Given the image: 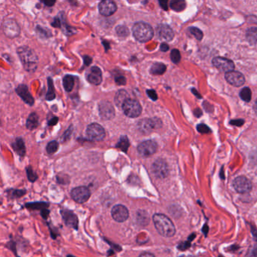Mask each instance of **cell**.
Returning a JSON list of instances; mask_svg holds the SVG:
<instances>
[{"instance_id": "obj_22", "label": "cell", "mask_w": 257, "mask_h": 257, "mask_svg": "<svg viewBox=\"0 0 257 257\" xmlns=\"http://www.w3.org/2000/svg\"><path fill=\"white\" fill-rule=\"evenodd\" d=\"M11 147L20 157L24 158L26 155V146L24 140L18 137L11 143Z\"/></svg>"}, {"instance_id": "obj_51", "label": "cell", "mask_w": 257, "mask_h": 257, "mask_svg": "<svg viewBox=\"0 0 257 257\" xmlns=\"http://www.w3.org/2000/svg\"><path fill=\"white\" fill-rule=\"evenodd\" d=\"M42 3H43L44 5H45L47 7H51L54 5L56 1H42Z\"/></svg>"}, {"instance_id": "obj_39", "label": "cell", "mask_w": 257, "mask_h": 257, "mask_svg": "<svg viewBox=\"0 0 257 257\" xmlns=\"http://www.w3.org/2000/svg\"><path fill=\"white\" fill-rule=\"evenodd\" d=\"M170 59L172 60V62H174V64H178L180 61L181 55H180V52L177 49H173L172 51H171Z\"/></svg>"}, {"instance_id": "obj_54", "label": "cell", "mask_w": 257, "mask_h": 257, "mask_svg": "<svg viewBox=\"0 0 257 257\" xmlns=\"http://www.w3.org/2000/svg\"><path fill=\"white\" fill-rule=\"evenodd\" d=\"M139 257H155L152 254H150V253H143L140 255Z\"/></svg>"}, {"instance_id": "obj_33", "label": "cell", "mask_w": 257, "mask_h": 257, "mask_svg": "<svg viewBox=\"0 0 257 257\" xmlns=\"http://www.w3.org/2000/svg\"><path fill=\"white\" fill-rule=\"evenodd\" d=\"M59 148V143L56 140H52V141L49 142L47 144L46 146V151L49 155H52L54 154L55 152L58 150Z\"/></svg>"}, {"instance_id": "obj_50", "label": "cell", "mask_w": 257, "mask_h": 257, "mask_svg": "<svg viewBox=\"0 0 257 257\" xmlns=\"http://www.w3.org/2000/svg\"><path fill=\"white\" fill-rule=\"evenodd\" d=\"M83 60H84V64L85 66H89L92 62V58L91 57L87 56V55H85V56L83 57Z\"/></svg>"}, {"instance_id": "obj_29", "label": "cell", "mask_w": 257, "mask_h": 257, "mask_svg": "<svg viewBox=\"0 0 257 257\" xmlns=\"http://www.w3.org/2000/svg\"><path fill=\"white\" fill-rule=\"evenodd\" d=\"M167 67L162 63H155L153 64L150 70L152 74L153 75H162L166 71Z\"/></svg>"}, {"instance_id": "obj_5", "label": "cell", "mask_w": 257, "mask_h": 257, "mask_svg": "<svg viewBox=\"0 0 257 257\" xmlns=\"http://www.w3.org/2000/svg\"><path fill=\"white\" fill-rule=\"evenodd\" d=\"M124 113L129 118H137L141 114L142 106L136 100L128 98L122 105Z\"/></svg>"}, {"instance_id": "obj_18", "label": "cell", "mask_w": 257, "mask_h": 257, "mask_svg": "<svg viewBox=\"0 0 257 257\" xmlns=\"http://www.w3.org/2000/svg\"><path fill=\"white\" fill-rule=\"evenodd\" d=\"M226 81L235 87H240L245 82V78L242 73L236 71L228 72L225 75Z\"/></svg>"}, {"instance_id": "obj_23", "label": "cell", "mask_w": 257, "mask_h": 257, "mask_svg": "<svg viewBox=\"0 0 257 257\" xmlns=\"http://www.w3.org/2000/svg\"><path fill=\"white\" fill-rule=\"evenodd\" d=\"M49 207H50V203L42 201L28 202L24 204V207L31 210H42L43 209H48Z\"/></svg>"}, {"instance_id": "obj_57", "label": "cell", "mask_w": 257, "mask_h": 257, "mask_svg": "<svg viewBox=\"0 0 257 257\" xmlns=\"http://www.w3.org/2000/svg\"><path fill=\"white\" fill-rule=\"evenodd\" d=\"M66 257H76L75 256H73V255H71V254H68Z\"/></svg>"}, {"instance_id": "obj_43", "label": "cell", "mask_w": 257, "mask_h": 257, "mask_svg": "<svg viewBox=\"0 0 257 257\" xmlns=\"http://www.w3.org/2000/svg\"><path fill=\"white\" fill-rule=\"evenodd\" d=\"M197 130L201 134H208L210 132V129L204 124H200L197 126Z\"/></svg>"}, {"instance_id": "obj_2", "label": "cell", "mask_w": 257, "mask_h": 257, "mask_svg": "<svg viewBox=\"0 0 257 257\" xmlns=\"http://www.w3.org/2000/svg\"><path fill=\"white\" fill-rule=\"evenodd\" d=\"M153 222L158 232L163 237H172L175 235L176 228L170 219L162 214H156L153 216Z\"/></svg>"}, {"instance_id": "obj_47", "label": "cell", "mask_w": 257, "mask_h": 257, "mask_svg": "<svg viewBox=\"0 0 257 257\" xmlns=\"http://www.w3.org/2000/svg\"><path fill=\"white\" fill-rule=\"evenodd\" d=\"M146 93H147L149 98H151L152 100H156L158 99V95L156 94L155 90H147Z\"/></svg>"}, {"instance_id": "obj_21", "label": "cell", "mask_w": 257, "mask_h": 257, "mask_svg": "<svg viewBox=\"0 0 257 257\" xmlns=\"http://www.w3.org/2000/svg\"><path fill=\"white\" fill-rule=\"evenodd\" d=\"M58 17L59 18V20H60V29H61L63 33L66 36H72L73 34L76 33V30H75L70 25H68L67 21H66V15L64 14V11H60L58 14Z\"/></svg>"}, {"instance_id": "obj_32", "label": "cell", "mask_w": 257, "mask_h": 257, "mask_svg": "<svg viewBox=\"0 0 257 257\" xmlns=\"http://www.w3.org/2000/svg\"><path fill=\"white\" fill-rule=\"evenodd\" d=\"M56 182L60 185L66 186L70 183V177L67 174H59L56 176Z\"/></svg>"}, {"instance_id": "obj_38", "label": "cell", "mask_w": 257, "mask_h": 257, "mask_svg": "<svg viewBox=\"0 0 257 257\" xmlns=\"http://www.w3.org/2000/svg\"><path fill=\"white\" fill-rule=\"evenodd\" d=\"M247 38L251 44H256V28L253 27L249 29L247 33Z\"/></svg>"}, {"instance_id": "obj_42", "label": "cell", "mask_w": 257, "mask_h": 257, "mask_svg": "<svg viewBox=\"0 0 257 257\" xmlns=\"http://www.w3.org/2000/svg\"><path fill=\"white\" fill-rule=\"evenodd\" d=\"M16 242L14 241V240L11 239L10 241H8L6 243V247L8 248L9 250L12 251V253H14V254L15 255L16 257H20V256H18V254H17V248H16Z\"/></svg>"}, {"instance_id": "obj_11", "label": "cell", "mask_w": 257, "mask_h": 257, "mask_svg": "<svg viewBox=\"0 0 257 257\" xmlns=\"http://www.w3.org/2000/svg\"><path fill=\"white\" fill-rule=\"evenodd\" d=\"M233 187L238 193L244 194L250 192L252 184L250 180L243 176H237L233 181Z\"/></svg>"}, {"instance_id": "obj_30", "label": "cell", "mask_w": 257, "mask_h": 257, "mask_svg": "<svg viewBox=\"0 0 257 257\" xmlns=\"http://www.w3.org/2000/svg\"><path fill=\"white\" fill-rule=\"evenodd\" d=\"M26 176H27L28 180H29L30 182H33V183L36 181V180H38V178H39L38 174L33 170V167L30 166V165L26 167Z\"/></svg>"}, {"instance_id": "obj_24", "label": "cell", "mask_w": 257, "mask_h": 257, "mask_svg": "<svg viewBox=\"0 0 257 257\" xmlns=\"http://www.w3.org/2000/svg\"><path fill=\"white\" fill-rule=\"evenodd\" d=\"M39 115H38L37 113H36V112H32V113H30V115L28 116L27 119H26V128L32 131L37 128V127H39Z\"/></svg>"}, {"instance_id": "obj_10", "label": "cell", "mask_w": 257, "mask_h": 257, "mask_svg": "<svg viewBox=\"0 0 257 257\" xmlns=\"http://www.w3.org/2000/svg\"><path fill=\"white\" fill-rule=\"evenodd\" d=\"M161 125V120L154 118V119H146L140 120L139 121L137 126L139 130L142 133L149 134L154 129L160 127Z\"/></svg>"}, {"instance_id": "obj_8", "label": "cell", "mask_w": 257, "mask_h": 257, "mask_svg": "<svg viewBox=\"0 0 257 257\" xmlns=\"http://www.w3.org/2000/svg\"><path fill=\"white\" fill-rule=\"evenodd\" d=\"M71 197L78 204L87 202L91 197V192L87 186H78L72 189Z\"/></svg>"}, {"instance_id": "obj_45", "label": "cell", "mask_w": 257, "mask_h": 257, "mask_svg": "<svg viewBox=\"0 0 257 257\" xmlns=\"http://www.w3.org/2000/svg\"><path fill=\"white\" fill-rule=\"evenodd\" d=\"M40 214H41V216L43 218V220H47L49 217V215H50V210L49 209H43V210H40Z\"/></svg>"}, {"instance_id": "obj_44", "label": "cell", "mask_w": 257, "mask_h": 257, "mask_svg": "<svg viewBox=\"0 0 257 257\" xmlns=\"http://www.w3.org/2000/svg\"><path fill=\"white\" fill-rule=\"evenodd\" d=\"M115 83L119 85H123L126 84V79H125V78L122 75H119L115 77Z\"/></svg>"}, {"instance_id": "obj_14", "label": "cell", "mask_w": 257, "mask_h": 257, "mask_svg": "<svg viewBox=\"0 0 257 257\" xmlns=\"http://www.w3.org/2000/svg\"><path fill=\"white\" fill-rule=\"evenodd\" d=\"M99 114L101 119L104 120H110L115 116V109L112 103L109 101H101L99 103Z\"/></svg>"}, {"instance_id": "obj_36", "label": "cell", "mask_w": 257, "mask_h": 257, "mask_svg": "<svg viewBox=\"0 0 257 257\" xmlns=\"http://www.w3.org/2000/svg\"><path fill=\"white\" fill-rule=\"evenodd\" d=\"M129 146H130V142H129L128 139H127L126 136H123L120 138L117 147L121 148L123 152H127V150L129 148Z\"/></svg>"}, {"instance_id": "obj_37", "label": "cell", "mask_w": 257, "mask_h": 257, "mask_svg": "<svg viewBox=\"0 0 257 257\" xmlns=\"http://www.w3.org/2000/svg\"><path fill=\"white\" fill-rule=\"evenodd\" d=\"M116 33H117V35L119 36V37L125 38L127 37V36L129 35L130 31H129L128 28H127V26L120 25L116 27Z\"/></svg>"}, {"instance_id": "obj_20", "label": "cell", "mask_w": 257, "mask_h": 257, "mask_svg": "<svg viewBox=\"0 0 257 257\" xmlns=\"http://www.w3.org/2000/svg\"><path fill=\"white\" fill-rule=\"evenodd\" d=\"M158 35L160 39L165 42H169L171 41L174 39V33L173 30L166 24H161L159 27H158Z\"/></svg>"}, {"instance_id": "obj_15", "label": "cell", "mask_w": 257, "mask_h": 257, "mask_svg": "<svg viewBox=\"0 0 257 257\" xmlns=\"http://www.w3.org/2000/svg\"><path fill=\"white\" fill-rule=\"evenodd\" d=\"M111 214L113 220L119 222H125L129 216L128 210L126 208V207L121 204H117L112 207Z\"/></svg>"}, {"instance_id": "obj_12", "label": "cell", "mask_w": 257, "mask_h": 257, "mask_svg": "<svg viewBox=\"0 0 257 257\" xmlns=\"http://www.w3.org/2000/svg\"><path fill=\"white\" fill-rule=\"evenodd\" d=\"M158 145L154 140H146L140 143L137 147V151L140 155L143 157L152 155L157 151Z\"/></svg>"}, {"instance_id": "obj_4", "label": "cell", "mask_w": 257, "mask_h": 257, "mask_svg": "<svg viewBox=\"0 0 257 257\" xmlns=\"http://www.w3.org/2000/svg\"><path fill=\"white\" fill-rule=\"evenodd\" d=\"M2 30L5 36L9 39H14L18 37L20 34V26L13 18L4 19L2 24Z\"/></svg>"}, {"instance_id": "obj_49", "label": "cell", "mask_w": 257, "mask_h": 257, "mask_svg": "<svg viewBox=\"0 0 257 257\" xmlns=\"http://www.w3.org/2000/svg\"><path fill=\"white\" fill-rule=\"evenodd\" d=\"M58 121H59L58 117L54 116V117L51 118V119L48 121V125L49 126H54V125H56L57 124H58Z\"/></svg>"}, {"instance_id": "obj_27", "label": "cell", "mask_w": 257, "mask_h": 257, "mask_svg": "<svg viewBox=\"0 0 257 257\" xmlns=\"http://www.w3.org/2000/svg\"><path fill=\"white\" fill-rule=\"evenodd\" d=\"M56 98V94H55V89L54 86V82L51 78H47V91L46 96H45V99L47 100H54Z\"/></svg>"}, {"instance_id": "obj_28", "label": "cell", "mask_w": 257, "mask_h": 257, "mask_svg": "<svg viewBox=\"0 0 257 257\" xmlns=\"http://www.w3.org/2000/svg\"><path fill=\"white\" fill-rule=\"evenodd\" d=\"M75 79L72 75H66L63 79V85L64 89L67 92H70L73 89Z\"/></svg>"}, {"instance_id": "obj_17", "label": "cell", "mask_w": 257, "mask_h": 257, "mask_svg": "<svg viewBox=\"0 0 257 257\" xmlns=\"http://www.w3.org/2000/svg\"><path fill=\"white\" fill-rule=\"evenodd\" d=\"M98 8L100 14H102L103 16L109 17L115 12L117 10V5L114 2L105 0V1L100 2Z\"/></svg>"}, {"instance_id": "obj_1", "label": "cell", "mask_w": 257, "mask_h": 257, "mask_svg": "<svg viewBox=\"0 0 257 257\" xmlns=\"http://www.w3.org/2000/svg\"><path fill=\"white\" fill-rule=\"evenodd\" d=\"M17 54L24 70L29 73H35L39 64V57L36 51L29 46L23 45L17 49Z\"/></svg>"}, {"instance_id": "obj_56", "label": "cell", "mask_w": 257, "mask_h": 257, "mask_svg": "<svg viewBox=\"0 0 257 257\" xmlns=\"http://www.w3.org/2000/svg\"><path fill=\"white\" fill-rule=\"evenodd\" d=\"M195 115L197 117H200V116L202 115V112H201V110L200 109H196L195 111Z\"/></svg>"}, {"instance_id": "obj_48", "label": "cell", "mask_w": 257, "mask_h": 257, "mask_svg": "<svg viewBox=\"0 0 257 257\" xmlns=\"http://www.w3.org/2000/svg\"><path fill=\"white\" fill-rule=\"evenodd\" d=\"M243 123H244V121H243V119H239V120H232V121L230 122L231 125H235V126L237 127H240L241 126V125H243Z\"/></svg>"}, {"instance_id": "obj_16", "label": "cell", "mask_w": 257, "mask_h": 257, "mask_svg": "<svg viewBox=\"0 0 257 257\" xmlns=\"http://www.w3.org/2000/svg\"><path fill=\"white\" fill-rule=\"evenodd\" d=\"M15 91H16L17 94H18V96L24 100V102L26 103L27 105H29L30 106L34 105L35 100H34L32 94H30L27 85H24V84L19 85L18 86L16 87V89H15Z\"/></svg>"}, {"instance_id": "obj_46", "label": "cell", "mask_w": 257, "mask_h": 257, "mask_svg": "<svg viewBox=\"0 0 257 257\" xmlns=\"http://www.w3.org/2000/svg\"><path fill=\"white\" fill-rule=\"evenodd\" d=\"M72 131H73V127L70 126L69 127V129H68V130L66 131V132L64 134V135L62 136V140H63V141H64V140H66L68 138H70V136L72 134Z\"/></svg>"}, {"instance_id": "obj_3", "label": "cell", "mask_w": 257, "mask_h": 257, "mask_svg": "<svg viewBox=\"0 0 257 257\" xmlns=\"http://www.w3.org/2000/svg\"><path fill=\"white\" fill-rule=\"evenodd\" d=\"M133 35L140 42H146L152 39L154 36L153 29L145 22H137L133 26Z\"/></svg>"}, {"instance_id": "obj_55", "label": "cell", "mask_w": 257, "mask_h": 257, "mask_svg": "<svg viewBox=\"0 0 257 257\" xmlns=\"http://www.w3.org/2000/svg\"><path fill=\"white\" fill-rule=\"evenodd\" d=\"M192 93H193V94H195V96H196V97H197V98H199V99H201V94H199V93H198V91H196L195 88H192Z\"/></svg>"}, {"instance_id": "obj_34", "label": "cell", "mask_w": 257, "mask_h": 257, "mask_svg": "<svg viewBox=\"0 0 257 257\" xmlns=\"http://www.w3.org/2000/svg\"><path fill=\"white\" fill-rule=\"evenodd\" d=\"M36 33L39 36V37H41L42 39H47V38L51 36V33L48 30L42 27L39 25L36 26Z\"/></svg>"}, {"instance_id": "obj_52", "label": "cell", "mask_w": 257, "mask_h": 257, "mask_svg": "<svg viewBox=\"0 0 257 257\" xmlns=\"http://www.w3.org/2000/svg\"><path fill=\"white\" fill-rule=\"evenodd\" d=\"M160 48H161V51H164V52H165V51H168L169 45H167V43H162L161 45V46H160Z\"/></svg>"}, {"instance_id": "obj_13", "label": "cell", "mask_w": 257, "mask_h": 257, "mask_svg": "<svg viewBox=\"0 0 257 257\" xmlns=\"http://www.w3.org/2000/svg\"><path fill=\"white\" fill-rule=\"evenodd\" d=\"M212 63L213 65L217 68L219 70L226 72V73L233 71L234 68H235V64L231 60L226 58H222V57H216V58H214Z\"/></svg>"}, {"instance_id": "obj_25", "label": "cell", "mask_w": 257, "mask_h": 257, "mask_svg": "<svg viewBox=\"0 0 257 257\" xmlns=\"http://www.w3.org/2000/svg\"><path fill=\"white\" fill-rule=\"evenodd\" d=\"M8 197L11 200L18 199L22 198L26 194V189H19V188H8L6 189Z\"/></svg>"}, {"instance_id": "obj_31", "label": "cell", "mask_w": 257, "mask_h": 257, "mask_svg": "<svg viewBox=\"0 0 257 257\" xmlns=\"http://www.w3.org/2000/svg\"><path fill=\"white\" fill-rule=\"evenodd\" d=\"M170 7L173 10L181 11L186 8V3L182 0H175V1L170 2Z\"/></svg>"}, {"instance_id": "obj_40", "label": "cell", "mask_w": 257, "mask_h": 257, "mask_svg": "<svg viewBox=\"0 0 257 257\" xmlns=\"http://www.w3.org/2000/svg\"><path fill=\"white\" fill-rule=\"evenodd\" d=\"M47 226H48V229L49 232H50L51 237L53 240H56L57 237L59 236V232L58 228L55 227L54 226H53L51 223H47Z\"/></svg>"}, {"instance_id": "obj_9", "label": "cell", "mask_w": 257, "mask_h": 257, "mask_svg": "<svg viewBox=\"0 0 257 257\" xmlns=\"http://www.w3.org/2000/svg\"><path fill=\"white\" fill-rule=\"evenodd\" d=\"M152 171L156 177L159 179L166 178L169 174V169L167 162L165 160L160 159H157L152 164Z\"/></svg>"}, {"instance_id": "obj_19", "label": "cell", "mask_w": 257, "mask_h": 257, "mask_svg": "<svg viewBox=\"0 0 257 257\" xmlns=\"http://www.w3.org/2000/svg\"><path fill=\"white\" fill-rule=\"evenodd\" d=\"M86 77L88 82L92 85H99L102 82V72L98 66H92Z\"/></svg>"}, {"instance_id": "obj_35", "label": "cell", "mask_w": 257, "mask_h": 257, "mask_svg": "<svg viewBox=\"0 0 257 257\" xmlns=\"http://www.w3.org/2000/svg\"><path fill=\"white\" fill-rule=\"evenodd\" d=\"M251 96H252V93H251L250 89L249 87H244L240 92V97L242 99L243 101L248 103L251 100Z\"/></svg>"}, {"instance_id": "obj_53", "label": "cell", "mask_w": 257, "mask_h": 257, "mask_svg": "<svg viewBox=\"0 0 257 257\" xmlns=\"http://www.w3.org/2000/svg\"><path fill=\"white\" fill-rule=\"evenodd\" d=\"M159 3H160V5H161V6L163 9H165V10H167V8H167V1H160Z\"/></svg>"}, {"instance_id": "obj_6", "label": "cell", "mask_w": 257, "mask_h": 257, "mask_svg": "<svg viewBox=\"0 0 257 257\" xmlns=\"http://www.w3.org/2000/svg\"><path fill=\"white\" fill-rule=\"evenodd\" d=\"M86 135L92 141H101L105 138L106 132L104 128L98 123H92L87 127Z\"/></svg>"}, {"instance_id": "obj_26", "label": "cell", "mask_w": 257, "mask_h": 257, "mask_svg": "<svg viewBox=\"0 0 257 257\" xmlns=\"http://www.w3.org/2000/svg\"><path fill=\"white\" fill-rule=\"evenodd\" d=\"M128 93L125 90H120L115 95V102L117 106L122 107V105L126 100L128 99Z\"/></svg>"}, {"instance_id": "obj_7", "label": "cell", "mask_w": 257, "mask_h": 257, "mask_svg": "<svg viewBox=\"0 0 257 257\" xmlns=\"http://www.w3.org/2000/svg\"><path fill=\"white\" fill-rule=\"evenodd\" d=\"M60 213L64 224L67 227L73 228L76 231L79 229V218L73 211L69 209L62 208L60 209Z\"/></svg>"}, {"instance_id": "obj_41", "label": "cell", "mask_w": 257, "mask_h": 257, "mask_svg": "<svg viewBox=\"0 0 257 257\" xmlns=\"http://www.w3.org/2000/svg\"><path fill=\"white\" fill-rule=\"evenodd\" d=\"M189 32L198 40H201L203 38V33L197 27H190Z\"/></svg>"}]
</instances>
